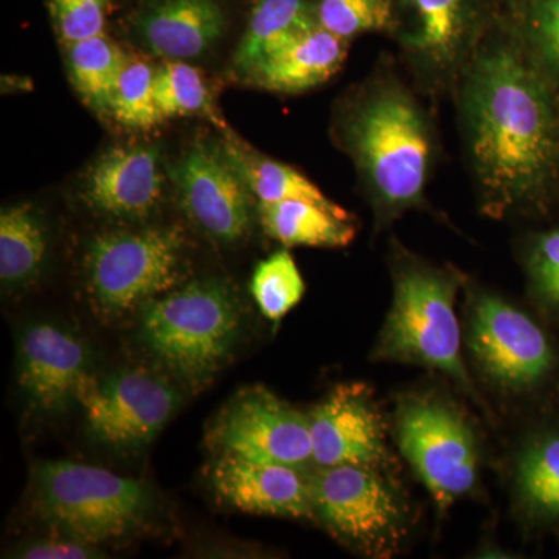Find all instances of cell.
I'll use <instances>...</instances> for the list:
<instances>
[{
	"instance_id": "obj_1",
	"label": "cell",
	"mask_w": 559,
	"mask_h": 559,
	"mask_svg": "<svg viewBox=\"0 0 559 559\" xmlns=\"http://www.w3.org/2000/svg\"><path fill=\"white\" fill-rule=\"evenodd\" d=\"M466 119L471 156L492 212L538 200L557 164L558 132L535 70L511 50L484 55L471 72Z\"/></svg>"
},
{
	"instance_id": "obj_2",
	"label": "cell",
	"mask_w": 559,
	"mask_h": 559,
	"mask_svg": "<svg viewBox=\"0 0 559 559\" xmlns=\"http://www.w3.org/2000/svg\"><path fill=\"white\" fill-rule=\"evenodd\" d=\"M143 347L187 388H205L230 360L241 336L240 300L229 283L201 278L140 308Z\"/></svg>"
},
{
	"instance_id": "obj_3",
	"label": "cell",
	"mask_w": 559,
	"mask_h": 559,
	"mask_svg": "<svg viewBox=\"0 0 559 559\" xmlns=\"http://www.w3.org/2000/svg\"><path fill=\"white\" fill-rule=\"evenodd\" d=\"M459 288L454 272L403 264L393 277L392 307L371 358L444 374L477 406L487 409L463 359L462 329L455 312Z\"/></svg>"
},
{
	"instance_id": "obj_4",
	"label": "cell",
	"mask_w": 559,
	"mask_h": 559,
	"mask_svg": "<svg viewBox=\"0 0 559 559\" xmlns=\"http://www.w3.org/2000/svg\"><path fill=\"white\" fill-rule=\"evenodd\" d=\"M33 491L44 520L91 546L134 535L153 513V496L142 481L70 460L39 463Z\"/></svg>"
},
{
	"instance_id": "obj_5",
	"label": "cell",
	"mask_w": 559,
	"mask_h": 559,
	"mask_svg": "<svg viewBox=\"0 0 559 559\" xmlns=\"http://www.w3.org/2000/svg\"><path fill=\"white\" fill-rule=\"evenodd\" d=\"M393 436L441 513L477 487L476 432L450 399L432 392L404 393L396 401Z\"/></svg>"
},
{
	"instance_id": "obj_6",
	"label": "cell",
	"mask_w": 559,
	"mask_h": 559,
	"mask_svg": "<svg viewBox=\"0 0 559 559\" xmlns=\"http://www.w3.org/2000/svg\"><path fill=\"white\" fill-rule=\"evenodd\" d=\"M349 143L378 200L390 212L418 204L428 179L430 139L415 103L382 91L360 106Z\"/></svg>"
},
{
	"instance_id": "obj_7",
	"label": "cell",
	"mask_w": 559,
	"mask_h": 559,
	"mask_svg": "<svg viewBox=\"0 0 559 559\" xmlns=\"http://www.w3.org/2000/svg\"><path fill=\"white\" fill-rule=\"evenodd\" d=\"M186 237L178 227L105 231L91 241L84 277L95 310L120 318L178 285Z\"/></svg>"
},
{
	"instance_id": "obj_8",
	"label": "cell",
	"mask_w": 559,
	"mask_h": 559,
	"mask_svg": "<svg viewBox=\"0 0 559 559\" xmlns=\"http://www.w3.org/2000/svg\"><path fill=\"white\" fill-rule=\"evenodd\" d=\"M466 318V348L491 388L513 396L535 395L558 377V344L527 311L479 293Z\"/></svg>"
},
{
	"instance_id": "obj_9",
	"label": "cell",
	"mask_w": 559,
	"mask_h": 559,
	"mask_svg": "<svg viewBox=\"0 0 559 559\" xmlns=\"http://www.w3.org/2000/svg\"><path fill=\"white\" fill-rule=\"evenodd\" d=\"M384 469L340 465L319 468L314 480L318 520L353 549L392 557L407 535V507Z\"/></svg>"
},
{
	"instance_id": "obj_10",
	"label": "cell",
	"mask_w": 559,
	"mask_h": 559,
	"mask_svg": "<svg viewBox=\"0 0 559 559\" xmlns=\"http://www.w3.org/2000/svg\"><path fill=\"white\" fill-rule=\"evenodd\" d=\"M205 441L215 455L300 468L314 463L308 414L294 409L263 385L235 393L210 423Z\"/></svg>"
},
{
	"instance_id": "obj_11",
	"label": "cell",
	"mask_w": 559,
	"mask_h": 559,
	"mask_svg": "<svg viewBox=\"0 0 559 559\" xmlns=\"http://www.w3.org/2000/svg\"><path fill=\"white\" fill-rule=\"evenodd\" d=\"M79 403L91 436L114 450H140L167 425L178 407L170 382L151 371L121 370L98 381L90 378Z\"/></svg>"
},
{
	"instance_id": "obj_12",
	"label": "cell",
	"mask_w": 559,
	"mask_h": 559,
	"mask_svg": "<svg viewBox=\"0 0 559 559\" xmlns=\"http://www.w3.org/2000/svg\"><path fill=\"white\" fill-rule=\"evenodd\" d=\"M180 205L209 238L237 245L252 226L253 200L223 146L197 143L171 168Z\"/></svg>"
},
{
	"instance_id": "obj_13",
	"label": "cell",
	"mask_w": 559,
	"mask_h": 559,
	"mask_svg": "<svg viewBox=\"0 0 559 559\" xmlns=\"http://www.w3.org/2000/svg\"><path fill=\"white\" fill-rule=\"evenodd\" d=\"M308 419L312 462L319 468L359 465L388 471L392 463L388 425L366 384L337 385L308 414Z\"/></svg>"
},
{
	"instance_id": "obj_14",
	"label": "cell",
	"mask_w": 559,
	"mask_h": 559,
	"mask_svg": "<svg viewBox=\"0 0 559 559\" xmlns=\"http://www.w3.org/2000/svg\"><path fill=\"white\" fill-rule=\"evenodd\" d=\"M210 485L223 502L245 513L316 518L314 480L300 466L215 455Z\"/></svg>"
},
{
	"instance_id": "obj_15",
	"label": "cell",
	"mask_w": 559,
	"mask_h": 559,
	"mask_svg": "<svg viewBox=\"0 0 559 559\" xmlns=\"http://www.w3.org/2000/svg\"><path fill=\"white\" fill-rule=\"evenodd\" d=\"M17 378L36 409L66 411L79 401L91 378L90 352L73 331L57 323H33L21 336Z\"/></svg>"
},
{
	"instance_id": "obj_16",
	"label": "cell",
	"mask_w": 559,
	"mask_h": 559,
	"mask_svg": "<svg viewBox=\"0 0 559 559\" xmlns=\"http://www.w3.org/2000/svg\"><path fill=\"white\" fill-rule=\"evenodd\" d=\"M164 191L159 154L150 146H116L92 164L83 200L95 212L119 219H140L159 205Z\"/></svg>"
},
{
	"instance_id": "obj_17",
	"label": "cell",
	"mask_w": 559,
	"mask_h": 559,
	"mask_svg": "<svg viewBox=\"0 0 559 559\" xmlns=\"http://www.w3.org/2000/svg\"><path fill=\"white\" fill-rule=\"evenodd\" d=\"M226 31L216 0H159L138 22L145 49L164 60H191L215 46Z\"/></svg>"
},
{
	"instance_id": "obj_18",
	"label": "cell",
	"mask_w": 559,
	"mask_h": 559,
	"mask_svg": "<svg viewBox=\"0 0 559 559\" xmlns=\"http://www.w3.org/2000/svg\"><path fill=\"white\" fill-rule=\"evenodd\" d=\"M518 510L535 528H559V418L540 423L514 459Z\"/></svg>"
},
{
	"instance_id": "obj_19",
	"label": "cell",
	"mask_w": 559,
	"mask_h": 559,
	"mask_svg": "<svg viewBox=\"0 0 559 559\" xmlns=\"http://www.w3.org/2000/svg\"><path fill=\"white\" fill-rule=\"evenodd\" d=\"M345 53V40L316 24L257 62L248 79L267 91H308L329 81L341 69Z\"/></svg>"
},
{
	"instance_id": "obj_20",
	"label": "cell",
	"mask_w": 559,
	"mask_h": 559,
	"mask_svg": "<svg viewBox=\"0 0 559 559\" xmlns=\"http://www.w3.org/2000/svg\"><path fill=\"white\" fill-rule=\"evenodd\" d=\"M259 213L264 231L286 246L344 248L355 238V227L344 209L289 200L259 205Z\"/></svg>"
},
{
	"instance_id": "obj_21",
	"label": "cell",
	"mask_w": 559,
	"mask_h": 559,
	"mask_svg": "<svg viewBox=\"0 0 559 559\" xmlns=\"http://www.w3.org/2000/svg\"><path fill=\"white\" fill-rule=\"evenodd\" d=\"M49 248L46 226L32 205H11L0 215V280L7 288L31 285Z\"/></svg>"
},
{
	"instance_id": "obj_22",
	"label": "cell",
	"mask_w": 559,
	"mask_h": 559,
	"mask_svg": "<svg viewBox=\"0 0 559 559\" xmlns=\"http://www.w3.org/2000/svg\"><path fill=\"white\" fill-rule=\"evenodd\" d=\"M221 146L259 205L300 200L316 202L323 207L342 209L330 201L310 179L288 165L259 156L234 139L226 140Z\"/></svg>"
},
{
	"instance_id": "obj_23",
	"label": "cell",
	"mask_w": 559,
	"mask_h": 559,
	"mask_svg": "<svg viewBox=\"0 0 559 559\" xmlns=\"http://www.w3.org/2000/svg\"><path fill=\"white\" fill-rule=\"evenodd\" d=\"M314 25L304 0H259L235 51V64L248 73L257 62Z\"/></svg>"
},
{
	"instance_id": "obj_24",
	"label": "cell",
	"mask_w": 559,
	"mask_h": 559,
	"mask_svg": "<svg viewBox=\"0 0 559 559\" xmlns=\"http://www.w3.org/2000/svg\"><path fill=\"white\" fill-rule=\"evenodd\" d=\"M128 55L106 33L68 46L70 81L97 112H108L110 95Z\"/></svg>"
},
{
	"instance_id": "obj_25",
	"label": "cell",
	"mask_w": 559,
	"mask_h": 559,
	"mask_svg": "<svg viewBox=\"0 0 559 559\" xmlns=\"http://www.w3.org/2000/svg\"><path fill=\"white\" fill-rule=\"evenodd\" d=\"M414 31L407 43L425 60L447 68L457 58L466 31V0H407Z\"/></svg>"
},
{
	"instance_id": "obj_26",
	"label": "cell",
	"mask_w": 559,
	"mask_h": 559,
	"mask_svg": "<svg viewBox=\"0 0 559 559\" xmlns=\"http://www.w3.org/2000/svg\"><path fill=\"white\" fill-rule=\"evenodd\" d=\"M154 97L164 120L201 116L224 128L204 76L186 61L165 60L156 68Z\"/></svg>"
},
{
	"instance_id": "obj_27",
	"label": "cell",
	"mask_w": 559,
	"mask_h": 559,
	"mask_svg": "<svg viewBox=\"0 0 559 559\" xmlns=\"http://www.w3.org/2000/svg\"><path fill=\"white\" fill-rule=\"evenodd\" d=\"M156 68L148 61L128 57L109 100V116L127 130L146 131L162 123L154 97Z\"/></svg>"
},
{
	"instance_id": "obj_28",
	"label": "cell",
	"mask_w": 559,
	"mask_h": 559,
	"mask_svg": "<svg viewBox=\"0 0 559 559\" xmlns=\"http://www.w3.org/2000/svg\"><path fill=\"white\" fill-rule=\"evenodd\" d=\"M250 294L261 314L274 323L299 305L305 294V282L288 250H278L270 259L261 261L250 280Z\"/></svg>"
},
{
	"instance_id": "obj_29",
	"label": "cell",
	"mask_w": 559,
	"mask_h": 559,
	"mask_svg": "<svg viewBox=\"0 0 559 559\" xmlns=\"http://www.w3.org/2000/svg\"><path fill=\"white\" fill-rule=\"evenodd\" d=\"M318 14L320 27L344 40L392 24L389 0H320Z\"/></svg>"
},
{
	"instance_id": "obj_30",
	"label": "cell",
	"mask_w": 559,
	"mask_h": 559,
	"mask_svg": "<svg viewBox=\"0 0 559 559\" xmlns=\"http://www.w3.org/2000/svg\"><path fill=\"white\" fill-rule=\"evenodd\" d=\"M530 288L546 312L559 323V229L543 231L533 238L527 255Z\"/></svg>"
},
{
	"instance_id": "obj_31",
	"label": "cell",
	"mask_w": 559,
	"mask_h": 559,
	"mask_svg": "<svg viewBox=\"0 0 559 559\" xmlns=\"http://www.w3.org/2000/svg\"><path fill=\"white\" fill-rule=\"evenodd\" d=\"M109 0H50L55 31L66 47L105 33Z\"/></svg>"
},
{
	"instance_id": "obj_32",
	"label": "cell",
	"mask_w": 559,
	"mask_h": 559,
	"mask_svg": "<svg viewBox=\"0 0 559 559\" xmlns=\"http://www.w3.org/2000/svg\"><path fill=\"white\" fill-rule=\"evenodd\" d=\"M100 554L102 551L95 549V546H91V544L68 538L28 544L20 551V557L27 559H90L103 557Z\"/></svg>"
},
{
	"instance_id": "obj_33",
	"label": "cell",
	"mask_w": 559,
	"mask_h": 559,
	"mask_svg": "<svg viewBox=\"0 0 559 559\" xmlns=\"http://www.w3.org/2000/svg\"><path fill=\"white\" fill-rule=\"evenodd\" d=\"M539 35L547 58L559 69V0H549L544 7Z\"/></svg>"
}]
</instances>
